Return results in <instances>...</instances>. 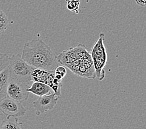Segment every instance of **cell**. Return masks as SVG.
Here are the masks:
<instances>
[{"label": "cell", "instance_id": "6da1fadb", "mask_svg": "<svg viewBox=\"0 0 146 129\" xmlns=\"http://www.w3.org/2000/svg\"><path fill=\"white\" fill-rule=\"evenodd\" d=\"M21 57L34 68L54 71L57 67V56L51 48L40 39H34L24 44Z\"/></svg>", "mask_w": 146, "mask_h": 129}, {"label": "cell", "instance_id": "7a4b0ae2", "mask_svg": "<svg viewBox=\"0 0 146 129\" xmlns=\"http://www.w3.org/2000/svg\"><path fill=\"white\" fill-rule=\"evenodd\" d=\"M57 60L76 75L88 79L95 78L91 55L82 44L61 52L57 56Z\"/></svg>", "mask_w": 146, "mask_h": 129}, {"label": "cell", "instance_id": "3957f363", "mask_svg": "<svg viewBox=\"0 0 146 129\" xmlns=\"http://www.w3.org/2000/svg\"><path fill=\"white\" fill-rule=\"evenodd\" d=\"M8 67L10 78L30 85L32 81L31 73L34 68L23 60L21 55H13L9 57Z\"/></svg>", "mask_w": 146, "mask_h": 129}, {"label": "cell", "instance_id": "277c9868", "mask_svg": "<svg viewBox=\"0 0 146 129\" xmlns=\"http://www.w3.org/2000/svg\"><path fill=\"white\" fill-rule=\"evenodd\" d=\"M105 34L101 33L98 39L94 44L90 53L95 68V78L99 81H102L105 77V71L104 68L107 62V53L104 45Z\"/></svg>", "mask_w": 146, "mask_h": 129}, {"label": "cell", "instance_id": "5b68a950", "mask_svg": "<svg viewBox=\"0 0 146 129\" xmlns=\"http://www.w3.org/2000/svg\"><path fill=\"white\" fill-rule=\"evenodd\" d=\"M29 87L27 83L10 78L7 88V96L23 103L29 97V93L27 91Z\"/></svg>", "mask_w": 146, "mask_h": 129}, {"label": "cell", "instance_id": "8992f818", "mask_svg": "<svg viewBox=\"0 0 146 129\" xmlns=\"http://www.w3.org/2000/svg\"><path fill=\"white\" fill-rule=\"evenodd\" d=\"M0 111L6 117H21L26 113V108L21 103L10 98L8 96L5 97L0 101Z\"/></svg>", "mask_w": 146, "mask_h": 129}, {"label": "cell", "instance_id": "52a82bcc", "mask_svg": "<svg viewBox=\"0 0 146 129\" xmlns=\"http://www.w3.org/2000/svg\"><path fill=\"white\" fill-rule=\"evenodd\" d=\"M58 97L54 93L39 96L33 103V107L36 110V115L52 110L58 102Z\"/></svg>", "mask_w": 146, "mask_h": 129}, {"label": "cell", "instance_id": "ba28073f", "mask_svg": "<svg viewBox=\"0 0 146 129\" xmlns=\"http://www.w3.org/2000/svg\"><path fill=\"white\" fill-rule=\"evenodd\" d=\"M52 91V90L49 86L39 81H34L33 84L27 88V91L29 93H33L38 96L48 95Z\"/></svg>", "mask_w": 146, "mask_h": 129}, {"label": "cell", "instance_id": "9c48e42d", "mask_svg": "<svg viewBox=\"0 0 146 129\" xmlns=\"http://www.w3.org/2000/svg\"><path fill=\"white\" fill-rule=\"evenodd\" d=\"M10 80L8 66L0 71V101L7 96V88Z\"/></svg>", "mask_w": 146, "mask_h": 129}, {"label": "cell", "instance_id": "30bf717a", "mask_svg": "<svg viewBox=\"0 0 146 129\" xmlns=\"http://www.w3.org/2000/svg\"><path fill=\"white\" fill-rule=\"evenodd\" d=\"M23 128V123L19 122L18 117L8 116L3 120L0 129H21Z\"/></svg>", "mask_w": 146, "mask_h": 129}, {"label": "cell", "instance_id": "8fae6325", "mask_svg": "<svg viewBox=\"0 0 146 129\" xmlns=\"http://www.w3.org/2000/svg\"><path fill=\"white\" fill-rule=\"evenodd\" d=\"M8 19L6 14L0 9V35L4 33L8 26Z\"/></svg>", "mask_w": 146, "mask_h": 129}, {"label": "cell", "instance_id": "7c38bea8", "mask_svg": "<svg viewBox=\"0 0 146 129\" xmlns=\"http://www.w3.org/2000/svg\"><path fill=\"white\" fill-rule=\"evenodd\" d=\"M67 3V8L72 12L78 14L80 5V0H65Z\"/></svg>", "mask_w": 146, "mask_h": 129}, {"label": "cell", "instance_id": "4fadbf2b", "mask_svg": "<svg viewBox=\"0 0 146 129\" xmlns=\"http://www.w3.org/2000/svg\"><path fill=\"white\" fill-rule=\"evenodd\" d=\"M55 76L59 80H62L64 77L67 75V69H66L63 66H58L55 68Z\"/></svg>", "mask_w": 146, "mask_h": 129}, {"label": "cell", "instance_id": "5bb4252c", "mask_svg": "<svg viewBox=\"0 0 146 129\" xmlns=\"http://www.w3.org/2000/svg\"><path fill=\"white\" fill-rule=\"evenodd\" d=\"M9 65V57L5 54L0 53V71Z\"/></svg>", "mask_w": 146, "mask_h": 129}, {"label": "cell", "instance_id": "9a60e30c", "mask_svg": "<svg viewBox=\"0 0 146 129\" xmlns=\"http://www.w3.org/2000/svg\"><path fill=\"white\" fill-rule=\"evenodd\" d=\"M135 1L138 5L141 6H145L146 4V0H135Z\"/></svg>", "mask_w": 146, "mask_h": 129}, {"label": "cell", "instance_id": "2e32d148", "mask_svg": "<svg viewBox=\"0 0 146 129\" xmlns=\"http://www.w3.org/2000/svg\"><path fill=\"white\" fill-rule=\"evenodd\" d=\"M6 117V116H5V115L3 114L1 111H0V127H1V125L3 123V120H4L5 119V118Z\"/></svg>", "mask_w": 146, "mask_h": 129}]
</instances>
